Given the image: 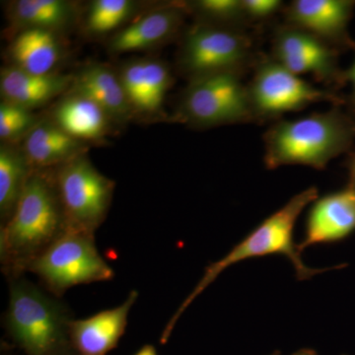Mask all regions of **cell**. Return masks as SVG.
Returning a JSON list of instances; mask_svg holds the SVG:
<instances>
[{
    "mask_svg": "<svg viewBox=\"0 0 355 355\" xmlns=\"http://www.w3.org/2000/svg\"><path fill=\"white\" fill-rule=\"evenodd\" d=\"M67 231L55 178L33 170L12 216L0 230V263L7 279L29 266Z\"/></svg>",
    "mask_w": 355,
    "mask_h": 355,
    "instance_id": "obj_1",
    "label": "cell"
},
{
    "mask_svg": "<svg viewBox=\"0 0 355 355\" xmlns=\"http://www.w3.org/2000/svg\"><path fill=\"white\" fill-rule=\"evenodd\" d=\"M340 107L272 123L263 135L266 167L302 165L324 170L333 159L349 153L355 141V114Z\"/></svg>",
    "mask_w": 355,
    "mask_h": 355,
    "instance_id": "obj_2",
    "label": "cell"
},
{
    "mask_svg": "<svg viewBox=\"0 0 355 355\" xmlns=\"http://www.w3.org/2000/svg\"><path fill=\"white\" fill-rule=\"evenodd\" d=\"M318 198V190L311 187L307 190L301 191L298 195L286 203L282 209L275 211L272 216L265 219L260 225L252 231L239 244L236 245L228 254L220 260L210 263L205 268L202 279L198 282L193 291L180 305L168 324H166L161 343L167 342L171 336L175 326L184 311L190 307L196 300L221 275L231 266L236 265L248 259L258 258L268 254H284L291 261L296 277L299 280H308L315 275L327 270H335L338 266L326 268H312L303 263L301 254L299 253L297 244L293 241V230L295 222L303 210L311 202Z\"/></svg>",
    "mask_w": 355,
    "mask_h": 355,
    "instance_id": "obj_3",
    "label": "cell"
},
{
    "mask_svg": "<svg viewBox=\"0 0 355 355\" xmlns=\"http://www.w3.org/2000/svg\"><path fill=\"white\" fill-rule=\"evenodd\" d=\"M7 333L25 355H76L69 338L73 318L64 303L24 277L8 279Z\"/></svg>",
    "mask_w": 355,
    "mask_h": 355,
    "instance_id": "obj_4",
    "label": "cell"
},
{
    "mask_svg": "<svg viewBox=\"0 0 355 355\" xmlns=\"http://www.w3.org/2000/svg\"><path fill=\"white\" fill-rule=\"evenodd\" d=\"M261 55L249 32L198 22L184 36L178 64L191 81L214 74L244 76Z\"/></svg>",
    "mask_w": 355,
    "mask_h": 355,
    "instance_id": "obj_5",
    "label": "cell"
},
{
    "mask_svg": "<svg viewBox=\"0 0 355 355\" xmlns=\"http://www.w3.org/2000/svg\"><path fill=\"white\" fill-rule=\"evenodd\" d=\"M247 91L258 123L280 121L284 114L302 111L316 103L345 105V98L335 91L315 87L266 55H261L254 67Z\"/></svg>",
    "mask_w": 355,
    "mask_h": 355,
    "instance_id": "obj_6",
    "label": "cell"
},
{
    "mask_svg": "<svg viewBox=\"0 0 355 355\" xmlns=\"http://www.w3.org/2000/svg\"><path fill=\"white\" fill-rule=\"evenodd\" d=\"M43 288L60 298L74 286L114 279V272L89 233L69 230L28 268Z\"/></svg>",
    "mask_w": 355,
    "mask_h": 355,
    "instance_id": "obj_7",
    "label": "cell"
},
{
    "mask_svg": "<svg viewBox=\"0 0 355 355\" xmlns=\"http://www.w3.org/2000/svg\"><path fill=\"white\" fill-rule=\"evenodd\" d=\"M242 77L222 73L191 81L180 104V120L200 128L256 123Z\"/></svg>",
    "mask_w": 355,
    "mask_h": 355,
    "instance_id": "obj_8",
    "label": "cell"
},
{
    "mask_svg": "<svg viewBox=\"0 0 355 355\" xmlns=\"http://www.w3.org/2000/svg\"><path fill=\"white\" fill-rule=\"evenodd\" d=\"M69 230L95 234L108 214L114 183L83 155L53 175Z\"/></svg>",
    "mask_w": 355,
    "mask_h": 355,
    "instance_id": "obj_9",
    "label": "cell"
},
{
    "mask_svg": "<svg viewBox=\"0 0 355 355\" xmlns=\"http://www.w3.org/2000/svg\"><path fill=\"white\" fill-rule=\"evenodd\" d=\"M340 51L304 31L282 24L275 28L272 57L296 76L310 74L326 89L338 91L347 84L340 69Z\"/></svg>",
    "mask_w": 355,
    "mask_h": 355,
    "instance_id": "obj_10",
    "label": "cell"
},
{
    "mask_svg": "<svg viewBox=\"0 0 355 355\" xmlns=\"http://www.w3.org/2000/svg\"><path fill=\"white\" fill-rule=\"evenodd\" d=\"M355 1L294 0L284 9V24L316 37L340 51H355L349 33Z\"/></svg>",
    "mask_w": 355,
    "mask_h": 355,
    "instance_id": "obj_11",
    "label": "cell"
},
{
    "mask_svg": "<svg viewBox=\"0 0 355 355\" xmlns=\"http://www.w3.org/2000/svg\"><path fill=\"white\" fill-rule=\"evenodd\" d=\"M139 299L132 291L116 307L96 313L85 319H72L69 338L76 355H107L118 345L127 329L128 316Z\"/></svg>",
    "mask_w": 355,
    "mask_h": 355,
    "instance_id": "obj_12",
    "label": "cell"
},
{
    "mask_svg": "<svg viewBox=\"0 0 355 355\" xmlns=\"http://www.w3.org/2000/svg\"><path fill=\"white\" fill-rule=\"evenodd\" d=\"M355 230V189L352 187L315 200L308 214L299 253L319 244L340 241Z\"/></svg>",
    "mask_w": 355,
    "mask_h": 355,
    "instance_id": "obj_13",
    "label": "cell"
},
{
    "mask_svg": "<svg viewBox=\"0 0 355 355\" xmlns=\"http://www.w3.org/2000/svg\"><path fill=\"white\" fill-rule=\"evenodd\" d=\"M186 11L184 4H172L146 14L116 33L110 50L114 53H132L169 41L183 25Z\"/></svg>",
    "mask_w": 355,
    "mask_h": 355,
    "instance_id": "obj_14",
    "label": "cell"
},
{
    "mask_svg": "<svg viewBox=\"0 0 355 355\" xmlns=\"http://www.w3.org/2000/svg\"><path fill=\"white\" fill-rule=\"evenodd\" d=\"M119 76L133 112L146 114L161 112L172 83L170 70L163 62L135 60L125 65Z\"/></svg>",
    "mask_w": 355,
    "mask_h": 355,
    "instance_id": "obj_15",
    "label": "cell"
},
{
    "mask_svg": "<svg viewBox=\"0 0 355 355\" xmlns=\"http://www.w3.org/2000/svg\"><path fill=\"white\" fill-rule=\"evenodd\" d=\"M72 81L65 74H34L10 65L0 72V92L3 101L32 111L62 94Z\"/></svg>",
    "mask_w": 355,
    "mask_h": 355,
    "instance_id": "obj_16",
    "label": "cell"
},
{
    "mask_svg": "<svg viewBox=\"0 0 355 355\" xmlns=\"http://www.w3.org/2000/svg\"><path fill=\"white\" fill-rule=\"evenodd\" d=\"M73 91L97 104L111 120L125 121L133 113L120 76L103 64L84 67L72 81Z\"/></svg>",
    "mask_w": 355,
    "mask_h": 355,
    "instance_id": "obj_17",
    "label": "cell"
},
{
    "mask_svg": "<svg viewBox=\"0 0 355 355\" xmlns=\"http://www.w3.org/2000/svg\"><path fill=\"white\" fill-rule=\"evenodd\" d=\"M86 144L62 130L57 123H38L24 139L26 157L34 169L67 164L83 155Z\"/></svg>",
    "mask_w": 355,
    "mask_h": 355,
    "instance_id": "obj_18",
    "label": "cell"
},
{
    "mask_svg": "<svg viewBox=\"0 0 355 355\" xmlns=\"http://www.w3.org/2000/svg\"><path fill=\"white\" fill-rule=\"evenodd\" d=\"M53 119L58 127L84 144L104 139L111 121L97 104L74 92L58 103Z\"/></svg>",
    "mask_w": 355,
    "mask_h": 355,
    "instance_id": "obj_19",
    "label": "cell"
},
{
    "mask_svg": "<svg viewBox=\"0 0 355 355\" xmlns=\"http://www.w3.org/2000/svg\"><path fill=\"white\" fill-rule=\"evenodd\" d=\"M62 53L57 33L42 29H22L9 48L11 65L34 74L53 73Z\"/></svg>",
    "mask_w": 355,
    "mask_h": 355,
    "instance_id": "obj_20",
    "label": "cell"
},
{
    "mask_svg": "<svg viewBox=\"0 0 355 355\" xmlns=\"http://www.w3.org/2000/svg\"><path fill=\"white\" fill-rule=\"evenodd\" d=\"M34 168L24 151L9 144L0 147V216L1 225L12 216Z\"/></svg>",
    "mask_w": 355,
    "mask_h": 355,
    "instance_id": "obj_21",
    "label": "cell"
},
{
    "mask_svg": "<svg viewBox=\"0 0 355 355\" xmlns=\"http://www.w3.org/2000/svg\"><path fill=\"white\" fill-rule=\"evenodd\" d=\"M73 8L62 0H19L12 6V18L22 29H42L57 33L69 25Z\"/></svg>",
    "mask_w": 355,
    "mask_h": 355,
    "instance_id": "obj_22",
    "label": "cell"
},
{
    "mask_svg": "<svg viewBox=\"0 0 355 355\" xmlns=\"http://www.w3.org/2000/svg\"><path fill=\"white\" fill-rule=\"evenodd\" d=\"M198 16V22L248 31L242 0H197L184 4Z\"/></svg>",
    "mask_w": 355,
    "mask_h": 355,
    "instance_id": "obj_23",
    "label": "cell"
},
{
    "mask_svg": "<svg viewBox=\"0 0 355 355\" xmlns=\"http://www.w3.org/2000/svg\"><path fill=\"white\" fill-rule=\"evenodd\" d=\"M135 7L130 0H96L89 9L86 29L95 35L113 32L130 19Z\"/></svg>",
    "mask_w": 355,
    "mask_h": 355,
    "instance_id": "obj_24",
    "label": "cell"
},
{
    "mask_svg": "<svg viewBox=\"0 0 355 355\" xmlns=\"http://www.w3.org/2000/svg\"><path fill=\"white\" fill-rule=\"evenodd\" d=\"M37 123L38 121L30 110L6 101L0 104V139L4 144L25 139Z\"/></svg>",
    "mask_w": 355,
    "mask_h": 355,
    "instance_id": "obj_25",
    "label": "cell"
},
{
    "mask_svg": "<svg viewBox=\"0 0 355 355\" xmlns=\"http://www.w3.org/2000/svg\"><path fill=\"white\" fill-rule=\"evenodd\" d=\"M242 6L250 29L259 30L284 12L286 4L279 0H242Z\"/></svg>",
    "mask_w": 355,
    "mask_h": 355,
    "instance_id": "obj_26",
    "label": "cell"
},
{
    "mask_svg": "<svg viewBox=\"0 0 355 355\" xmlns=\"http://www.w3.org/2000/svg\"><path fill=\"white\" fill-rule=\"evenodd\" d=\"M345 81L352 85V93L347 99H345V105H349V111L355 114V58L349 69L345 70Z\"/></svg>",
    "mask_w": 355,
    "mask_h": 355,
    "instance_id": "obj_27",
    "label": "cell"
},
{
    "mask_svg": "<svg viewBox=\"0 0 355 355\" xmlns=\"http://www.w3.org/2000/svg\"><path fill=\"white\" fill-rule=\"evenodd\" d=\"M135 355H157L155 347L153 345H146L142 347Z\"/></svg>",
    "mask_w": 355,
    "mask_h": 355,
    "instance_id": "obj_28",
    "label": "cell"
},
{
    "mask_svg": "<svg viewBox=\"0 0 355 355\" xmlns=\"http://www.w3.org/2000/svg\"><path fill=\"white\" fill-rule=\"evenodd\" d=\"M350 187L355 189V156L350 162Z\"/></svg>",
    "mask_w": 355,
    "mask_h": 355,
    "instance_id": "obj_29",
    "label": "cell"
},
{
    "mask_svg": "<svg viewBox=\"0 0 355 355\" xmlns=\"http://www.w3.org/2000/svg\"><path fill=\"white\" fill-rule=\"evenodd\" d=\"M293 355H317L316 352H313V350L309 349H303L300 350V352H296Z\"/></svg>",
    "mask_w": 355,
    "mask_h": 355,
    "instance_id": "obj_30",
    "label": "cell"
},
{
    "mask_svg": "<svg viewBox=\"0 0 355 355\" xmlns=\"http://www.w3.org/2000/svg\"><path fill=\"white\" fill-rule=\"evenodd\" d=\"M272 355H279V354H277H277H273Z\"/></svg>",
    "mask_w": 355,
    "mask_h": 355,
    "instance_id": "obj_31",
    "label": "cell"
}]
</instances>
